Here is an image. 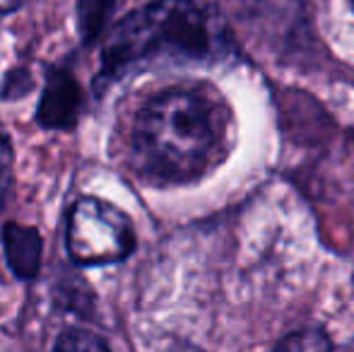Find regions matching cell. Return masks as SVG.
<instances>
[{
  "mask_svg": "<svg viewBox=\"0 0 354 352\" xmlns=\"http://www.w3.org/2000/svg\"><path fill=\"white\" fill-rule=\"evenodd\" d=\"M84 111V89L77 82L75 73L66 66H56L46 71L41 97H39L34 123L41 131L71 133L77 128L80 116Z\"/></svg>",
  "mask_w": 354,
  "mask_h": 352,
  "instance_id": "obj_4",
  "label": "cell"
},
{
  "mask_svg": "<svg viewBox=\"0 0 354 352\" xmlns=\"http://www.w3.org/2000/svg\"><path fill=\"white\" fill-rule=\"evenodd\" d=\"M352 3H354V0H352Z\"/></svg>",
  "mask_w": 354,
  "mask_h": 352,
  "instance_id": "obj_14",
  "label": "cell"
},
{
  "mask_svg": "<svg viewBox=\"0 0 354 352\" xmlns=\"http://www.w3.org/2000/svg\"><path fill=\"white\" fill-rule=\"evenodd\" d=\"M116 0H77L75 3V17H77V34L84 46H92L113 12Z\"/></svg>",
  "mask_w": 354,
  "mask_h": 352,
  "instance_id": "obj_7",
  "label": "cell"
},
{
  "mask_svg": "<svg viewBox=\"0 0 354 352\" xmlns=\"http://www.w3.org/2000/svg\"><path fill=\"white\" fill-rule=\"evenodd\" d=\"M19 5H22V0H0V17H5V15L19 10Z\"/></svg>",
  "mask_w": 354,
  "mask_h": 352,
  "instance_id": "obj_13",
  "label": "cell"
},
{
  "mask_svg": "<svg viewBox=\"0 0 354 352\" xmlns=\"http://www.w3.org/2000/svg\"><path fill=\"white\" fill-rule=\"evenodd\" d=\"M169 352H205V350H201L193 343H186V340H176V343L169 348Z\"/></svg>",
  "mask_w": 354,
  "mask_h": 352,
  "instance_id": "obj_12",
  "label": "cell"
},
{
  "mask_svg": "<svg viewBox=\"0 0 354 352\" xmlns=\"http://www.w3.org/2000/svg\"><path fill=\"white\" fill-rule=\"evenodd\" d=\"M217 51L207 12L196 0H152L118 19L102 44L94 94L162 61H205Z\"/></svg>",
  "mask_w": 354,
  "mask_h": 352,
  "instance_id": "obj_2",
  "label": "cell"
},
{
  "mask_svg": "<svg viewBox=\"0 0 354 352\" xmlns=\"http://www.w3.org/2000/svg\"><path fill=\"white\" fill-rule=\"evenodd\" d=\"M51 352H113L111 345L94 331L82 326H68L53 340Z\"/></svg>",
  "mask_w": 354,
  "mask_h": 352,
  "instance_id": "obj_8",
  "label": "cell"
},
{
  "mask_svg": "<svg viewBox=\"0 0 354 352\" xmlns=\"http://www.w3.org/2000/svg\"><path fill=\"white\" fill-rule=\"evenodd\" d=\"M15 183V145L8 128L0 123V212L8 205Z\"/></svg>",
  "mask_w": 354,
  "mask_h": 352,
  "instance_id": "obj_9",
  "label": "cell"
},
{
  "mask_svg": "<svg viewBox=\"0 0 354 352\" xmlns=\"http://www.w3.org/2000/svg\"><path fill=\"white\" fill-rule=\"evenodd\" d=\"M34 89V77L29 68H10L3 77H0V102H19Z\"/></svg>",
  "mask_w": 354,
  "mask_h": 352,
  "instance_id": "obj_11",
  "label": "cell"
},
{
  "mask_svg": "<svg viewBox=\"0 0 354 352\" xmlns=\"http://www.w3.org/2000/svg\"><path fill=\"white\" fill-rule=\"evenodd\" d=\"M222 142L217 104L198 89L171 87L149 97L128 133V160L154 186L191 183L217 160Z\"/></svg>",
  "mask_w": 354,
  "mask_h": 352,
  "instance_id": "obj_1",
  "label": "cell"
},
{
  "mask_svg": "<svg viewBox=\"0 0 354 352\" xmlns=\"http://www.w3.org/2000/svg\"><path fill=\"white\" fill-rule=\"evenodd\" d=\"M0 246L10 275L17 282H34L44 266V237L39 227L5 222L0 230Z\"/></svg>",
  "mask_w": 354,
  "mask_h": 352,
  "instance_id": "obj_5",
  "label": "cell"
},
{
  "mask_svg": "<svg viewBox=\"0 0 354 352\" xmlns=\"http://www.w3.org/2000/svg\"><path fill=\"white\" fill-rule=\"evenodd\" d=\"M53 304L61 311H68L73 316H80L84 321L97 319V295L92 285L77 272H66L51 285Z\"/></svg>",
  "mask_w": 354,
  "mask_h": 352,
  "instance_id": "obj_6",
  "label": "cell"
},
{
  "mask_svg": "<svg viewBox=\"0 0 354 352\" xmlns=\"http://www.w3.org/2000/svg\"><path fill=\"white\" fill-rule=\"evenodd\" d=\"M275 352H333V345L323 331H297V333L287 335Z\"/></svg>",
  "mask_w": 354,
  "mask_h": 352,
  "instance_id": "obj_10",
  "label": "cell"
},
{
  "mask_svg": "<svg viewBox=\"0 0 354 352\" xmlns=\"http://www.w3.org/2000/svg\"><path fill=\"white\" fill-rule=\"evenodd\" d=\"M68 261L77 268H104L128 261L138 249L133 220L99 196H77L66 217Z\"/></svg>",
  "mask_w": 354,
  "mask_h": 352,
  "instance_id": "obj_3",
  "label": "cell"
}]
</instances>
